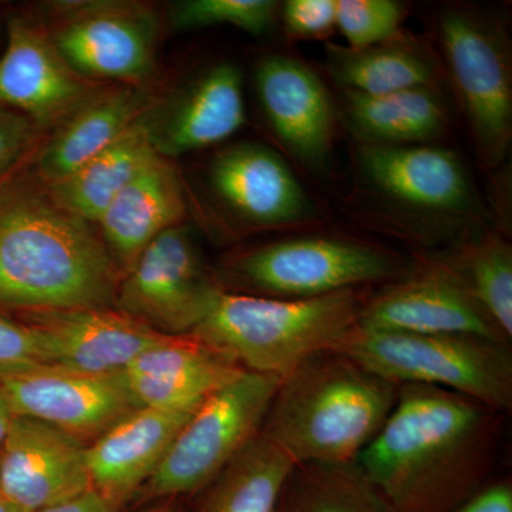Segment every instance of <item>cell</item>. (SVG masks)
Wrapping results in <instances>:
<instances>
[{
	"label": "cell",
	"mask_w": 512,
	"mask_h": 512,
	"mask_svg": "<svg viewBox=\"0 0 512 512\" xmlns=\"http://www.w3.org/2000/svg\"><path fill=\"white\" fill-rule=\"evenodd\" d=\"M501 416L450 390L402 384L356 466L393 512H453L488 483Z\"/></svg>",
	"instance_id": "obj_1"
},
{
	"label": "cell",
	"mask_w": 512,
	"mask_h": 512,
	"mask_svg": "<svg viewBox=\"0 0 512 512\" xmlns=\"http://www.w3.org/2000/svg\"><path fill=\"white\" fill-rule=\"evenodd\" d=\"M121 278L94 225L26 165L0 188V315L114 308Z\"/></svg>",
	"instance_id": "obj_2"
},
{
	"label": "cell",
	"mask_w": 512,
	"mask_h": 512,
	"mask_svg": "<svg viewBox=\"0 0 512 512\" xmlns=\"http://www.w3.org/2000/svg\"><path fill=\"white\" fill-rule=\"evenodd\" d=\"M397 394L399 384L329 350L282 377L261 434L296 466L355 464L386 423Z\"/></svg>",
	"instance_id": "obj_3"
},
{
	"label": "cell",
	"mask_w": 512,
	"mask_h": 512,
	"mask_svg": "<svg viewBox=\"0 0 512 512\" xmlns=\"http://www.w3.org/2000/svg\"><path fill=\"white\" fill-rule=\"evenodd\" d=\"M367 295L359 288L291 301L224 291L191 335L247 372L282 379L309 357L338 350L359 328Z\"/></svg>",
	"instance_id": "obj_4"
},
{
	"label": "cell",
	"mask_w": 512,
	"mask_h": 512,
	"mask_svg": "<svg viewBox=\"0 0 512 512\" xmlns=\"http://www.w3.org/2000/svg\"><path fill=\"white\" fill-rule=\"evenodd\" d=\"M410 269L400 256L376 245L308 235L239 252L215 275L225 292L295 301L384 285Z\"/></svg>",
	"instance_id": "obj_5"
},
{
	"label": "cell",
	"mask_w": 512,
	"mask_h": 512,
	"mask_svg": "<svg viewBox=\"0 0 512 512\" xmlns=\"http://www.w3.org/2000/svg\"><path fill=\"white\" fill-rule=\"evenodd\" d=\"M338 350L399 386L440 387L503 414L512 409V353L507 343L359 326Z\"/></svg>",
	"instance_id": "obj_6"
},
{
	"label": "cell",
	"mask_w": 512,
	"mask_h": 512,
	"mask_svg": "<svg viewBox=\"0 0 512 512\" xmlns=\"http://www.w3.org/2000/svg\"><path fill=\"white\" fill-rule=\"evenodd\" d=\"M281 377L242 372L192 413L144 485L147 497L204 490L261 433Z\"/></svg>",
	"instance_id": "obj_7"
},
{
	"label": "cell",
	"mask_w": 512,
	"mask_h": 512,
	"mask_svg": "<svg viewBox=\"0 0 512 512\" xmlns=\"http://www.w3.org/2000/svg\"><path fill=\"white\" fill-rule=\"evenodd\" d=\"M40 20L67 63L92 82L147 89L156 73L160 19L150 5L57 2Z\"/></svg>",
	"instance_id": "obj_8"
},
{
	"label": "cell",
	"mask_w": 512,
	"mask_h": 512,
	"mask_svg": "<svg viewBox=\"0 0 512 512\" xmlns=\"http://www.w3.org/2000/svg\"><path fill=\"white\" fill-rule=\"evenodd\" d=\"M224 292L190 227L167 229L121 278L114 309L164 336L191 335Z\"/></svg>",
	"instance_id": "obj_9"
},
{
	"label": "cell",
	"mask_w": 512,
	"mask_h": 512,
	"mask_svg": "<svg viewBox=\"0 0 512 512\" xmlns=\"http://www.w3.org/2000/svg\"><path fill=\"white\" fill-rule=\"evenodd\" d=\"M441 50L481 157L503 163L512 137V76L507 43L493 23L473 10L440 16Z\"/></svg>",
	"instance_id": "obj_10"
},
{
	"label": "cell",
	"mask_w": 512,
	"mask_h": 512,
	"mask_svg": "<svg viewBox=\"0 0 512 512\" xmlns=\"http://www.w3.org/2000/svg\"><path fill=\"white\" fill-rule=\"evenodd\" d=\"M360 328L421 335H473L507 343L446 259L413 266L367 295Z\"/></svg>",
	"instance_id": "obj_11"
},
{
	"label": "cell",
	"mask_w": 512,
	"mask_h": 512,
	"mask_svg": "<svg viewBox=\"0 0 512 512\" xmlns=\"http://www.w3.org/2000/svg\"><path fill=\"white\" fill-rule=\"evenodd\" d=\"M100 84L67 63L42 20L9 13L0 56V107L22 114L46 136Z\"/></svg>",
	"instance_id": "obj_12"
},
{
	"label": "cell",
	"mask_w": 512,
	"mask_h": 512,
	"mask_svg": "<svg viewBox=\"0 0 512 512\" xmlns=\"http://www.w3.org/2000/svg\"><path fill=\"white\" fill-rule=\"evenodd\" d=\"M2 383L15 416L43 421L86 446L140 409L124 373L84 375L45 367Z\"/></svg>",
	"instance_id": "obj_13"
},
{
	"label": "cell",
	"mask_w": 512,
	"mask_h": 512,
	"mask_svg": "<svg viewBox=\"0 0 512 512\" xmlns=\"http://www.w3.org/2000/svg\"><path fill=\"white\" fill-rule=\"evenodd\" d=\"M86 444L50 424L15 416L0 446V495L37 512L92 490Z\"/></svg>",
	"instance_id": "obj_14"
},
{
	"label": "cell",
	"mask_w": 512,
	"mask_h": 512,
	"mask_svg": "<svg viewBox=\"0 0 512 512\" xmlns=\"http://www.w3.org/2000/svg\"><path fill=\"white\" fill-rule=\"evenodd\" d=\"M16 320L36 330L47 367L84 375L124 373L168 338L114 308L37 312Z\"/></svg>",
	"instance_id": "obj_15"
},
{
	"label": "cell",
	"mask_w": 512,
	"mask_h": 512,
	"mask_svg": "<svg viewBox=\"0 0 512 512\" xmlns=\"http://www.w3.org/2000/svg\"><path fill=\"white\" fill-rule=\"evenodd\" d=\"M255 86L266 120L286 150L309 170H325L336 110L318 74L293 57L272 55L256 66Z\"/></svg>",
	"instance_id": "obj_16"
},
{
	"label": "cell",
	"mask_w": 512,
	"mask_h": 512,
	"mask_svg": "<svg viewBox=\"0 0 512 512\" xmlns=\"http://www.w3.org/2000/svg\"><path fill=\"white\" fill-rule=\"evenodd\" d=\"M144 123L151 144L167 160L228 140L245 123L241 72L232 63L212 64L170 100L157 101Z\"/></svg>",
	"instance_id": "obj_17"
},
{
	"label": "cell",
	"mask_w": 512,
	"mask_h": 512,
	"mask_svg": "<svg viewBox=\"0 0 512 512\" xmlns=\"http://www.w3.org/2000/svg\"><path fill=\"white\" fill-rule=\"evenodd\" d=\"M360 171L377 194L433 217H456L473 205V188L460 158L433 144L387 147L360 144Z\"/></svg>",
	"instance_id": "obj_18"
},
{
	"label": "cell",
	"mask_w": 512,
	"mask_h": 512,
	"mask_svg": "<svg viewBox=\"0 0 512 512\" xmlns=\"http://www.w3.org/2000/svg\"><path fill=\"white\" fill-rule=\"evenodd\" d=\"M210 183L225 207L254 228L293 227L313 212L284 158L262 144L225 147L212 160Z\"/></svg>",
	"instance_id": "obj_19"
},
{
	"label": "cell",
	"mask_w": 512,
	"mask_h": 512,
	"mask_svg": "<svg viewBox=\"0 0 512 512\" xmlns=\"http://www.w3.org/2000/svg\"><path fill=\"white\" fill-rule=\"evenodd\" d=\"M157 101L147 89L100 84L40 144L26 168L46 187L59 183L126 133Z\"/></svg>",
	"instance_id": "obj_20"
},
{
	"label": "cell",
	"mask_w": 512,
	"mask_h": 512,
	"mask_svg": "<svg viewBox=\"0 0 512 512\" xmlns=\"http://www.w3.org/2000/svg\"><path fill=\"white\" fill-rule=\"evenodd\" d=\"M192 414L140 407L86 448L92 490L113 507L130 500L156 473Z\"/></svg>",
	"instance_id": "obj_21"
},
{
	"label": "cell",
	"mask_w": 512,
	"mask_h": 512,
	"mask_svg": "<svg viewBox=\"0 0 512 512\" xmlns=\"http://www.w3.org/2000/svg\"><path fill=\"white\" fill-rule=\"evenodd\" d=\"M187 202L180 175L160 154L111 201L96 227L121 275L167 229L184 224Z\"/></svg>",
	"instance_id": "obj_22"
},
{
	"label": "cell",
	"mask_w": 512,
	"mask_h": 512,
	"mask_svg": "<svg viewBox=\"0 0 512 512\" xmlns=\"http://www.w3.org/2000/svg\"><path fill=\"white\" fill-rule=\"evenodd\" d=\"M342 101L346 123L367 146L430 144L447 130V107L436 86L380 96L343 92Z\"/></svg>",
	"instance_id": "obj_23"
},
{
	"label": "cell",
	"mask_w": 512,
	"mask_h": 512,
	"mask_svg": "<svg viewBox=\"0 0 512 512\" xmlns=\"http://www.w3.org/2000/svg\"><path fill=\"white\" fill-rule=\"evenodd\" d=\"M157 156L143 116L69 177L46 188L57 205L96 225L117 194Z\"/></svg>",
	"instance_id": "obj_24"
},
{
	"label": "cell",
	"mask_w": 512,
	"mask_h": 512,
	"mask_svg": "<svg viewBox=\"0 0 512 512\" xmlns=\"http://www.w3.org/2000/svg\"><path fill=\"white\" fill-rule=\"evenodd\" d=\"M326 52L330 77L343 92L380 96L437 86L433 57L404 36L365 49L329 45Z\"/></svg>",
	"instance_id": "obj_25"
},
{
	"label": "cell",
	"mask_w": 512,
	"mask_h": 512,
	"mask_svg": "<svg viewBox=\"0 0 512 512\" xmlns=\"http://www.w3.org/2000/svg\"><path fill=\"white\" fill-rule=\"evenodd\" d=\"M296 464L261 433L205 487L200 512H278Z\"/></svg>",
	"instance_id": "obj_26"
},
{
	"label": "cell",
	"mask_w": 512,
	"mask_h": 512,
	"mask_svg": "<svg viewBox=\"0 0 512 512\" xmlns=\"http://www.w3.org/2000/svg\"><path fill=\"white\" fill-rule=\"evenodd\" d=\"M278 512H393L355 464L293 468Z\"/></svg>",
	"instance_id": "obj_27"
},
{
	"label": "cell",
	"mask_w": 512,
	"mask_h": 512,
	"mask_svg": "<svg viewBox=\"0 0 512 512\" xmlns=\"http://www.w3.org/2000/svg\"><path fill=\"white\" fill-rule=\"evenodd\" d=\"M478 305L508 342L512 339V248L487 234L447 258Z\"/></svg>",
	"instance_id": "obj_28"
},
{
	"label": "cell",
	"mask_w": 512,
	"mask_h": 512,
	"mask_svg": "<svg viewBox=\"0 0 512 512\" xmlns=\"http://www.w3.org/2000/svg\"><path fill=\"white\" fill-rule=\"evenodd\" d=\"M278 10L272 0H184L171 8L170 22L177 30L231 25L261 36L274 26Z\"/></svg>",
	"instance_id": "obj_29"
},
{
	"label": "cell",
	"mask_w": 512,
	"mask_h": 512,
	"mask_svg": "<svg viewBox=\"0 0 512 512\" xmlns=\"http://www.w3.org/2000/svg\"><path fill=\"white\" fill-rule=\"evenodd\" d=\"M404 9L393 0H336V29L350 49H365L404 36Z\"/></svg>",
	"instance_id": "obj_30"
},
{
	"label": "cell",
	"mask_w": 512,
	"mask_h": 512,
	"mask_svg": "<svg viewBox=\"0 0 512 512\" xmlns=\"http://www.w3.org/2000/svg\"><path fill=\"white\" fill-rule=\"evenodd\" d=\"M45 367V353L36 330L0 315V380Z\"/></svg>",
	"instance_id": "obj_31"
},
{
	"label": "cell",
	"mask_w": 512,
	"mask_h": 512,
	"mask_svg": "<svg viewBox=\"0 0 512 512\" xmlns=\"http://www.w3.org/2000/svg\"><path fill=\"white\" fill-rule=\"evenodd\" d=\"M43 138L32 121L0 107V188L29 163Z\"/></svg>",
	"instance_id": "obj_32"
},
{
	"label": "cell",
	"mask_w": 512,
	"mask_h": 512,
	"mask_svg": "<svg viewBox=\"0 0 512 512\" xmlns=\"http://www.w3.org/2000/svg\"><path fill=\"white\" fill-rule=\"evenodd\" d=\"M282 19L292 39H326L336 29V0H288Z\"/></svg>",
	"instance_id": "obj_33"
},
{
	"label": "cell",
	"mask_w": 512,
	"mask_h": 512,
	"mask_svg": "<svg viewBox=\"0 0 512 512\" xmlns=\"http://www.w3.org/2000/svg\"><path fill=\"white\" fill-rule=\"evenodd\" d=\"M453 512H512V484L507 478L490 481Z\"/></svg>",
	"instance_id": "obj_34"
},
{
	"label": "cell",
	"mask_w": 512,
	"mask_h": 512,
	"mask_svg": "<svg viewBox=\"0 0 512 512\" xmlns=\"http://www.w3.org/2000/svg\"><path fill=\"white\" fill-rule=\"evenodd\" d=\"M117 508L113 507L109 501L104 500L99 493L94 490L86 491V493L66 501V503L53 505V507L45 508L37 512H116Z\"/></svg>",
	"instance_id": "obj_35"
},
{
	"label": "cell",
	"mask_w": 512,
	"mask_h": 512,
	"mask_svg": "<svg viewBox=\"0 0 512 512\" xmlns=\"http://www.w3.org/2000/svg\"><path fill=\"white\" fill-rule=\"evenodd\" d=\"M13 417H15V414H13L12 406H10L8 394H6L2 380H0V446H2L6 434H8Z\"/></svg>",
	"instance_id": "obj_36"
},
{
	"label": "cell",
	"mask_w": 512,
	"mask_h": 512,
	"mask_svg": "<svg viewBox=\"0 0 512 512\" xmlns=\"http://www.w3.org/2000/svg\"><path fill=\"white\" fill-rule=\"evenodd\" d=\"M0 512H19L16 508H13L12 505L5 500V498L0 495Z\"/></svg>",
	"instance_id": "obj_37"
},
{
	"label": "cell",
	"mask_w": 512,
	"mask_h": 512,
	"mask_svg": "<svg viewBox=\"0 0 512 512\" xmlns=\"http://www.w3.org/2000/svg\"><path fill=\"white\" fill-rule=\"evenodd\" d=\"M148 512H177L174 510V508H158V510H151V511H148Z\"/></svg>",
	"instance_id": "obj_38"
}]
</instances>
